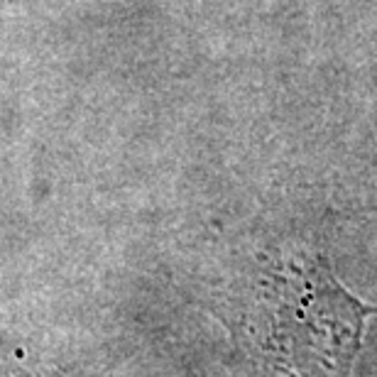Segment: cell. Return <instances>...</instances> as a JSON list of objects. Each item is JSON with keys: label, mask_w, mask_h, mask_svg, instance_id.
<instances>
[{"label": "cell", "mask_w": 377, "mask_h": 377, "mask_svg": "<svg viewBox=\"0 0 377 377\" xmlns=\"http://www.w3.org/2000/svg\"><path fill=\"white\" fill-rule=\"evenodd\" d=\"M377 318L318 252H291L267 269L257 301V348L289 377H353L365 326Z\"/></svg>", "instance_id": "1"}]
</instances>
